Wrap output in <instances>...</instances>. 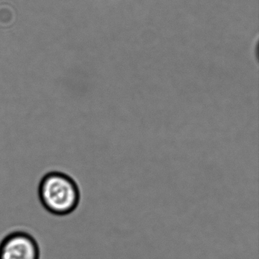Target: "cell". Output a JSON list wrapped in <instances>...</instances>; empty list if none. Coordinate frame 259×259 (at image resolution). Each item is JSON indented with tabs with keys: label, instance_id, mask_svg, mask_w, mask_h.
I'll use <instances>...</instances> for the list:
<instances>
[{
	"label": "cell",
	"instance_id": "cell-1",
	"mask_svg": "<svg viewBox=\"0 0 259 259\" xmlns=\"http://www.w3.org/2000/svg\"><path fill=\"white\" fill-rule=\"evenodd\" d=\"M38 193L44 209L57 217L71 214L77 208L80 199L74 181L59 172H52L44 177Z\"/></svg>",
	"mask_w": 259,
	"mask_h": 259
},
{
	"label": "cell",
	"instance_id": "cell-2",
	"mask_svg": "<svg viewBox=\"0 0 259 259\" xmlns=\"http://www.w3.org/2000/svg\"><path fill=\"white\" fill-rule=\"evenodd\" d=\"M0 259H41L39 243L24 230L11 231L0 241Z\"/></svg>",
	"mask_w": 259,
	"mask_h": 259
}]
</instances>
